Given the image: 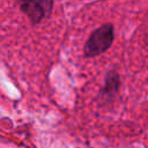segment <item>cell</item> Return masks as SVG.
Instances as JSON below:
<instances>
[{
    "label": "cell",
    "instance_id": "6da1fadb",
    "mask_svg": "<svg viewBox=\"0 0 148 148\" xmlns=\"http://www.w3.org/2000/svg\"><path fill=\"white\" fill-rule=\"evenodd\" d=\"M114 38V28L111 23H105L91 31L89 35L84 47H83V54L84 57L92 58L97 57L102 53H104L106 50H109L113 43Z\"/></svg>",
    "mask_w": 148,
    "mask_h": 148
},
{
    "label": "cell",
    "instance_id": "7a4b0ae2",
    "mask_svg": "<svg viewBox=\"0 0 148 148\" xmlns=\"http://www.w3.org/2000/svg\"><path fill=\"white\" fill-rule=\"evenodd\" d=\"M20 10L29 18L31 24H38L44 18H47L52 7L53 1L51 0H39V1H18Z\"/></svg>",
    "mask_w": 148,
    "mask_h": 148
},
{
    "label": "cell",
    "instance_id": "3957f363",
    "mask_svg": "<svg viewBox=\"0 0 148 148\" xmlns=\"http://www.w3.org/2000/svg\"><path fill=\"white\" fill-rule=\"evenodd\" d=\"M120 87V81H119V75L117 72L114 71H110L106 74L105 77V84L103 87V89L101 90V95L103 97L106 98H112V96H114Z\"/></svg>",
    "mask_w": 148,
    "mask_h": 148
}]
</instances>
